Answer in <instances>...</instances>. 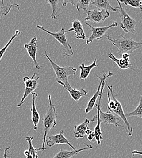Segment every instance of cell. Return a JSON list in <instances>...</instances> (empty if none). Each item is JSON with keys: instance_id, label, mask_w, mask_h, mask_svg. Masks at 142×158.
Returning <instances> with one entry per match:
<instances>
[{"instance_id": "obj_3", "label": "cell", "mask_w": 142, "mask_h": 158, "mask_svg": "<svg viewBox=\"0 0 142 158\" xmlns=\"http://www.w3.org/2000/svg\"><path fill=\"white\" fill-rule=\"evenodd\" d=\"M112 44L119 50V54L122 56L123 54H132L134 51L142 47V42H137L131 39L121 35L122 39H114L108 35H105Z\"/></svg>"}, {"instance_id": "obj_22", "label": "cell", "mask_w": 142, "mask_h": 158, "mask_svg": "<svg viewBox=\"0 0 142 158\" xmlns=\"http://www.w3.org/2000/svg\"><path fill=\"white\" fill-rule=\"evenodd\" d=\"M125 116L126 118L137 117V118H142V95L140 96L139 103L137 107L133 111L126 113Z\"/></svg>"}, {"instance_id": "obj_26", "label": "cell", "mask_w": 142, "mask_h": 158, "mask_svg": "<svg viewBox=\"0 0 142 158\" xmlns=\"http://www.w3.org/2000/svg\"><path fill=\"white\" fill-rule=\"evenodd\" d=\"M120 1L121 3H123L126 6H130L134 8L139 9L142 12V1L141 0H128Z\"/></svg>"}, {"instance_id": "obj_2", "label": "cell", "mask_w": 142, "mask_h": 158, "mask_svg": "<svg viewBox=\"0 0 142 158\" xmlns=\"http://www.w3.org/2000/svg\"><path fill=\"white\" fill-rule=\"evenodd\" d=\"M48 109L45 113V114L43 118V124H44V138L43 142L42 144L41 148L43 151L45 150V143L46 142L47 136L48 132L51 130L52 128H54L56 124V118L58 117V114L56 110V108L55 105L52 103L51 96L48 95Z\"/></svg>"}, {"instance_id": "obj_12", "label": "cell", "mask_w": 142, "mask_h": 158, "mask_svg": "<svg viewBox=\"0 0 142 158\" xmlns=\"http://www.w3.org/2000/svg\"><path fill=\"white\" fill-rule=\"evenodd\" d=\"M74 31L75 33V38L78 40H84L86 38V35L83 28L81 22L78 20L72 21V27L68 30H65V33Z\"/></svg>"}, {"instance_id": "obj_6", "label": "cell", "mask_w": 142, "mask_h": 158, "mask_svg": "<svg viewBox=\"0 0 142 158\" xmlns=\"http://www.w3.org/2000/svg\"><path fill=\"white\" fill-rule=\"evenodd\" d=\"M40 80L39 74L36 72L32 76V77H24L23 78V81L24 83V93L23 96L19 104L17 105V107H20L24 103L25 100L30 94H32L34 91L36 89L38 86V81Z\"/></svg>"}, {"instance_id": "obj_10", "label": "cell", "mask_w": 142, "mask_h": 158, "mask_svg": "<svg viewBox=\"0 0 142 158\" xmlns=\"http://www.w3.org/2000/svg\"><path fill=\"white\" fill-rule=\"evenodd\" d=\"M38 40L36 37H34L29 43H26L24 44V48L26 49L29 56L32 59L36 69H40L41 66H40L37 60H36V55H37V43Z\"/></svg>"}, {"instance_id": "obj_7", "label": "cell", "mask_w": 142, "mask_h": 158, "mask_svg": "<svg viewBox=\"0 0 142 158\" xmlns=\"http://www.w3.org/2000/svg\"><path fill=\"white\" fill-rule=\"evenodd\" d=\"M85 24L90 28V31L91 32V35L88 38V39L86 40V44H88V45L90 43H91L94 40H99L101 39L103 36L105 35V33L108 31V30H109V29H111V28H112L113 27L118 26V25L119 24L117 22H113L109 26L94 27H93L92 26H91L87 22H86Z\"/></svg>"}, {"instance_id": "obj_9", "label": "cell", "mask_w": 142, "mask_h": 158, "mask_svg": "<svg viewBox=\"0 0 142 158\" xmlns=\"http://www.w3.org/2000/svg\"><path fill=\"white\" fill-rule=\"evenodd\" d=\"M46 144L49 147H52L53 146L58 144H66L69 145L73 150H76V148L69 142V140L66 138L63 135V131L62 130L60 133L56 135L48 136L47 140H46Z\"/></svg>"}, {"instance_id": "obj_1", "label": "cell", "mask_w": 142, "mask_h": 158, "mask_svg": "<svg viewBox=\"0 0 142 158\" xmlns=\"http://www.w3.org/2000/svg\"><path fill=\"white\" fill-rule=\"evenodd\" d=\"M43 57L47 58L50 61L56 76V81L63 86H65L68 85V78L69 76H75L76 73L77 69L75 67L73 66H60L55 63L50 58V57L47 55V52L45 51L44 53L42 54Z\"/></svg>"}, {"instance_id": "obj_29", "label": "cell", "mask_w": 142, "mask_h": 158, "mask_svg": "<svg viewBox=\"0 0 142 158\" xmlns=\"http://www.w3.org/2000/svg\"><path fill=\"white\" fill-rule=\"evenodd\" d=\"M94 138H95V135H94V132L92 133L91 134L88 135V136H87L88 140L89 141H90V142H92V140H93V139Z\"/></svg>"}, {"instance_id": "obj_23", "label": "cell", "mask_w": 142, "mask_h": 158, "mask_svg": "<svg viewBox=\"0 0 142 158\" xmlns=\"http://www.w3.org/2000/svg\"><path fill=\"white\" fill-rule=\"evenodd\" d=\"M14 7H17L19 10H20V5L17 3L13 4H7L6 6L4 5L2 6H0V19L1 17H2L3 16L7 15L10 12L11 9Z\"/></svg>"}, {"instance_id": "obj_5", "label": "cell", "mask_w": 142, "mask_h": 158, "mask_svg": "<svg viewBox=\"0 0 142 158\" xmlns=\"http://www.w3.org/2000/svg\"><path fill=\"white\" fill-rule=\"evenodd\" d=\"M117 3L119 4L118 10L121 14V27L123 31L126 33H136V27L137 26L136 21L128 14L122 7L119 0H117Z\"/></svg>"}, {"instance_id": "obj_25", "label": "cell", "mask_w": 142, "mask_h": 158, "mask_svg": "<svg viewBox=\"0 0 142 158\" xmlns=\"http://www.w3.org/2000/svg\"><path fill=\"white\" fill-rule=\"evenodd\" d=\"M101 121L99 119H98V123L94 128V135H95V139L97 142L98 145H101V140H103V134L102 133L101 127Z\"/></svg>"}, {"instance_id": "obj_24", "label": "cell", "mask_w": 142, "mask_h": 158, "mask_svg": "<svg viewBox=\"0 0 142 158\" xmlns=\"http://www.w3.org/2000/svg\"><path fill=\"white\" fill-rule=\"evenodd\" d=\"M46 2L50 5L52 9L51 18L53 20H57L58 18V14L57 12V7H58V3L60 1L58 0H47Z\"/></svg>"}, {"instance_id": "obj_20", "label": "cell", "mask_w": 142, "mask_h": 158, "mask_svg": "<svg viewBox=\"0 0 142 158\" xmlns=\"http://www.w3.org/2000/svg\"><path fill=\"white\" fill-rule=\"evenodd\" d=\"M98 65L97 64V59H94V61L91 63V64H90V66H86L83 63H82L81 65H80L79 66V68H80V69H81L79 79L81 80H83L87 79L91 70L94 68L98 67Z\"/></svg>"}, {"instance_id": "obj_13", "label": "cell", "mask_w": 142, "mask_h": 158, "mask_svg": "<svg viewBox=\"0 0 142 158\" xmlns=\"http://www.w3.org/2000/svg\"><path fill=\"white\" fill-rule=\"evenodd\" d=\"M32 107L30 110L32 113V120L33 122V129L36 131L38 130V125L40 120V116L38 110H36V107L35 105V100H36V98L38 97V94L33 92L32 94Z\"/></svg>"}, {"instance_id": "obj_32", "label": "cell", "mask_w": 142, "mask_h": 158, "mask_svg": "<svg viewBox=\"0 0 142 158\" xmlns=\"http://www.w3.org/2000/svg\"><path fill=\"white\" fill-rule=\"evenodd\" d=\"M92 133H93V131H92L91 130H90V129L88 128V129L86 130V133H85V135H86L88 136V135L91 134Z\"/></svg>"}, {"instance_id": "obj_15", "label": "cell", "mask_w": 142, "mask_h": 158, "mask_svg": "<svg viewBox=\"0 0 142 158\" xmlns=\"http://www.w3.org/2000/svg\"><path fill=\"white\" fill-rule=\"evenodd\" d=\"M90 4L96 6L99 10H105L113 12L118 10V7H113L108 0H91L90 1Z\"/></svg>"}, {"instance_id": "obj_19", "label": "cell", "mask_w": 142, "mask_h": 158, "mask_svg": "<svg viewBox=\"0 0 142 158\" xmlns=\"http://www.w3.org/2000/svg\"><path fill=\"white\" fill-rule=\"evenodd\" d=\"M96 76L98 79H99L100 83H99V86L98 87L97 91H96V93H94V94L93 95L92 98L90 100V101L88 102V103L87 104L86 108L85 109V113H86V114L89 113L93 109V108H94V105L96 104V100H97V99L98 98V97L100 96V94H101V89L102 83V77L98 76V75H96Z\"/></svg>"}, {"instance_id": "obj_31", "label": "cell", "mask_w": 142, "mask_h": 158, "mask_svg": "<svg viewBox=\"0 0 142 158\" xmlns=\"http://www.w3.org/2000/svg\"><path fill=\"white\" fill-rule=\"evenodd\" d=\"M132 154L133 155H142V151H137V150H134L132 152Z\"/></svg>"}, {"instance_id": "obj_16", "label": "cell", "mask_w": 142, "mask_h": 158, "mask_svg": "<svg viewBox=\"0 0 142 158\" xmlns=\"http://www.w3.org/2000/svg\"><path fill=\"white\" fill-rule=\"evenodd\" d=\"M70 3L72 5L75 6L78 11L79 12H81V10H83L85 12H86L88 10V7L90 4V1H82V0H71V1H67L64 0L62 2L63 6L65 7L67 4Z\"/></svg>"}, {"instance_id": "obj_30", "label": "cell", "mask_w": 142, "mask_h": 158, "mask_svg": "<svg viewBox=\"0 0 142 158\" xmlns=\"http://www.w3.org/2000/svg\"><path fill=\"white\" fill-rule=\"evenodd\" d=\"M123 59L125 60L126 61H130L129 60V54H122Z\"/></svg>"}, {"instance_id": "obj_8", "label": "cell", "mask_w": 142, "mask_h": 158, "mask_svg": "<svg viewBox=\"0 0 142 158\" xmlns=\"http://www.w3.org/2000/svg\"><path fill=\"white\" fill-rule=\"evenodd\" d=\"M86 14L87 16L85 19V21H90L95 23H103L106 19L110 17L109 12L105 10H88L86 12Z\"/></svg>"}, {"instance_id": "obj_17", "label": "cell", "mask_w": 142, "mask_h": 158, "mask_svg": "<svg viewBox=\"0 0 142 158\" xmlns=\"http://www.w3.org/2000/svg\"><path fill=\"white\" fill-rule=\"evenodd\" d=\"M26 140L29 144V149L24 151V155L26 158H38V151H43L42 148H35L33 146L32 141L33 138L32 136L26 137Z\"/></svg>"}, {"instance_id": "obj_27", "label": "cell", "mask_w": 142, "mask_h": 158, "mask_svg": "<svg viewBox=\"0 0 142 158\" xmlns=\"http://www.w3.org/2000/svg\"><path fill=\"white\" fill-rule=\"evenodd\" d=\"M20 34H21V32L19 31V30H17L16 31H15V34L11 37V39L9 40V41L7 42V43L5 45V46L4 47V48H2V49H0V61H1V59L2 58V57H3V56H4V54H5V52H6V50H7V49L8 48V47L10 46V44L12 43V42L13 41V40L15 39L17 37H18Z\"/></svg>"}, {"instance_id": "obj_14", "label": "cell", "mask_w": 142, "mask_h": 158, "mask_svg": "<svg viewBox=\"0 0 142 158\" xmlns=\"http://www.w3.org/2000/svg\"><path fill=\"white\" fill-rule=\"evenodd\" d=\"M85 145H86V147L82 148L79 150H76L73 151H68L61 149L60 151L53 158H71L81 152L88 150L93 148V146L91 145H87L86 143H85Z\"/></svg>"}, {"instance_id": "obj_33", "label": "cell", "mask_w": 142, "mask_h": 158, "mask_svg": "<svg viewBox=\"0 0 142 158\" xmlns=\"http://www.w3.org/2000/svg\"><path fill=\"white\" fill-rule=\"evenodd\" d=\"M0 152H1V148H0Z\"/></svg>"}, {"instance_id": "obj_4", "label": "cell", "mask_w": 142, "mask_h": 158, "mask_svg": "<svg viewBox=\"0 0 142 158\" xmlns=\"http://www.w3.org/2000/svg\"><path fill=\"white\" fill-rule=\"evenodd\" d=\"M37 28L40 31H42L47 33L50 35L52 36L53 38H55L61 44V45L62 46L63 49V54L65 56L69 57H73V51L71 45L69 44V43L68 42V40L67 39L65 27H62L61 28V30L57 32H50V31H47V29H45V28H44V27H42L41 26H39V25L37 26Z\"/></svg>"}, {"instance_id": "obj_28", "label": "cell", "mask_w": 142, "mask_h": 158, "mask_svg": "<svg viewBox=\"0 0 142 158\" xmlns=\"http://www.w3.org/2000/svg\"><path fill=\"white\" fill-rule=\"evenodd\" d=\"M10 148V147L9 146V147H7V148L5 149V150H4V155H3V158H7L8 156H9V152Z\"/></svg>"}, {"instance_id": "obj_18", "label": "cell", "mask_w": 142, "mask_h": 158, "mask_svg": "<svg viewBox=\"0 0 142 158\" xmlns=\"http://www.w3.org/2000/svg\"><path fill=\"white\" fill-rule=\"evenodd\" d=\"M63 88L66 89L69 93V94H70L72 99L76 102L79 101V100L81 99L82 96H86L88 93V91L86 90L83 89H81L80 90H78L76 88H73L70 86V84L66 85Z\"/></svg>"}, {"instance_id": "obj_21", "label": "cell", "mask_w": 142, "mask_h": 158, "mask_svg": "<svg viewBox=\"0 0 142 158\" xmlns=\"http://www.w3.org/2000/svg\"><path fill=\"white\" fill-rule=\"evenodd\" d=\"M109 58L111 60H113L114 62H115L116 64L119 66V68L122 69H133L132 68V65L130 63V61H126L123 59H118L112 53L109 54Z\"/></svg>"}, {"instance_id": "obj_11", "label": "cell", "mask_w": 142, "mask_h": 158, "mask_svg": "<svg viewBox=\"0 0 142 158\" xmlns=\"http://www.w3.org/2000/svg\"><path fill=\"white\" fill-rule=\"evenodd\" d=\"M98 119V116H95L92 119L86 118L84 122L79 125L74 126V136L76 138H83L85 135L86 130L88 129V126L91 122H94Z\"/></svg>"}]
</instances>
